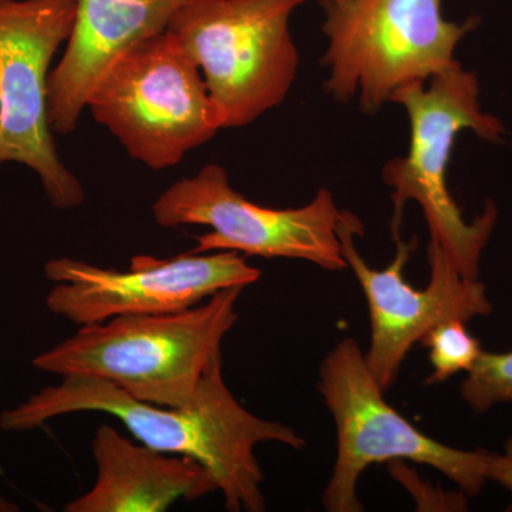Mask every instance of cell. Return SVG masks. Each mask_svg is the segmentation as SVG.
<instances>
[{"mask_svg":"<svg viewBox=\"0 0 512 512\" xmlns=\"http://www.w3.org/2000/svg\"><path fill=\"white\" fill-rule=\"evenodd\" d=\"M421 345L429 349L433 372L427 377V384L447 382L460 372H470L483 355L481 342L467 329L466 322L451 319L431 329Z\"/></svg>","mask_w":512,"mask_h":512,"instance_id":"5bb4252c","label":"cell"},{"mask_svg":"<svg viewBox=\"0 0 512 512\" xmlns=\"http://www.w3.org/2000/svg\"><path fill=\"white\" fill-rule=\"evenodd\" d=\"M76 0H0V164L35 171L56 210L83 204L49 121L50 64L72 33Z\"/></svg>","mask_w":512,"mask_h":512,"instance_id":"ba28073f","label":"cell"},{"mask_svg":"<svg viewBox=\"0 0 512 512\" xmlns=\"http://www.w3.org/2000/svg\"><path fill=\"white\" fill-rule=\"evenodd\" d=\"M43 272L55 282L46 308L77 326L184 311L224 289L247 288L261 278L247 256L235 251H190L168 259L137 255L126 271L62 256L47 261Z\"/></svg>","mask_w":512,"mask_h":512,"instance_id":"30bf717a","label":"cell"},{"mask_svg":"<svg viewBox=\"0 0 512 512\" xmlns=\"http://www.w3.org/2000/svg\"><path fill=\"white\" fill-rule=\"evenodd\" d=\"M461 397L476 413L497 404H512V350L483 352L460 387Z\"/></svg>","mask_w":512,"mask_h":512,"instance_id":"9a60e30c","label":"cell"},{"mask_svg":"<svg viewBox=\"0 0 512 512\" xmlns=\"http://www.w3.org/2000/svg\"><path fill=\"white\" fill-rule=\"evenodd\" d=\"M244 288H229L184 311L119 316L79 326L32 360L40 372L106 380L140 402L184 407L238 320Z\"/></svg>","mask_w":512,"mask_h":512,"instance_id":"7a4b0ae2","label":"cell"},{"mask_svg":"<svg viewBox=\"0 0 512 512\" xmlns=\"http://www.w3.org/2000/svg\"><path fill=\"white\" fill-rule=\"evenodd\" d=\"M326 2L340 3V2H345V0H326Z\"/></svg>","mask_w":512,"mask_h":512,"instance_id":"e0dca14e","label":"cell"},{"mask_svg":"<svg viewBox=\"0 0 512 512\" xmlns=\"http://www.w3.org/2000/svg\"><path fill=\"white\" fill-rule=\"evenodd\" d=\"M308 0H188L167 32L204 73L222 128L248 126L285 100L299 55L289 19Z\"/></svg>","mask_w":512,"mask_h":512,"instance_id":"277c9868","label":"cell"},{"mask_svg":"<svg viewBox=\"0 0 512 512\" xmlns=\"http://www.w3.org/2000/svg\"><path fill=\"white\" fill-rule=\"evenodd\" d=\"M487 478L503 485L512 494V437L505 444L503 454L490 453L488 456Z\"/></svg>","mask_w":512,"mask_h":512,"instance_id":"2e32d148","label":"cell"},{"mask_svg":"<svg viewBox=\"0 0 512 512\" xmlns=\"http://www.w3.org/2000/svg\"><path fill=\"white\" fill-rule=\"evenodd\" d=\"M92 451L96 481L64 505L66 512H164L177 501L218 491L198 461L133 443L110 424L96 430Z\"/></svg>","mask_w":512,"mask_h":512,"instance_id":"4fadbf2b","label":"cell"},{"mask_svg":"<svg viewBox=\"0 0 512 512\" xmlns=\"http://www.w3.org/2000/svg\"><path fill=\"white\" fill-rule=\"evenodd\" d=\"M362 222L350 211H343L338 235L340 249L355 272L365 293L370 316V346L365 353L367 366L384 392L393 386L404 359L416 343L451 319L468 322L488 316L493 305L480 279L466 278L451 264L436 242L429 245L430 281L424 289L413 288L404 278V266L412 258L414 244L396 238V255L384 269L372 268L355 245L363 235Z\"/></svg>","mask_w":512,"mask_h":512,"instance_id":"8fae6325","label":"cell"},{"mask_svg":"<svg viewBox=\"0 0 512 512\" xmlns=\"http://www.w3.org/2000/svg\"><path fill=\"white\" fill-rule=\"evenodd\" d=\"M87 107L134 160L153 170L180 164L222 128L200 69L167 30L119 57Z\"/></svg>","mask_w":512,"mask_h":512,"instance_id":"52a82bcc","label":"cell"},{"mask_svg":"<svg viewBox=\"0 0 512 512\" xmlns=\"http://www.w3.org/2000/svg\"><path fill=\"white\" fill-rule=\"evenodd\" d=\"M392 101L407 111L412 130L409 154L384 165L383 178L393 188V237L399 238L407 202L416 201L426 217L431 242L461 275L480 278V261L497 222V208L487 201L483 214L467 222L447 187L451 150L461 131L484 140H500L503 124L481 110L476 73L454 62L426 83L402 87Z\"/></svg>","mask_w":512,"mask_h":512,"instance_id":"3957f363","label":"cell"},{"mask_svg":"<svg viewBox=\"0 0 512 512\" xmlns=\"http://www.w3.org/2000/svg\"><path fill=\"white\" fill-rule=\"evenodd\" d=\"M188 0H76L66 52L49 77L53 133L72 134L94 87L131 47L167 30Z\"/></svg>","mask_w":512,"mask_h":512,"instance_id":"7c38bea8","label":"cell"},{"mask_svg":"<svg viewBox=\"0 0 512 512\" xmlns=\"http://www.w3.org/2000/svg\"><path fill=\"white\" fill-rule=\"evenodd\" d=\"M74 413L109 414L138 443L198 461L210 471L225 508L232 512L265 511L264 473L255 456L258 444L279 443L293 450L306 446L291 427L261 419L235 399L222 375V356L208 367L188 406L140 402L106 380L69 375L5 410L0 429L23 433Z\"/></svg>","mask_w":512,"mask_h":512,"instance_id":"6da1fadb","label":"cell"},{"mask_svg":"<svg viewBox=\"0 0 512 512\" xmlns=\"http://www.w3.org/2000/svg\"><path fill=\"white\" fill-rule=\"evenodd\" d=\"M322 393L336 424V460L323 507L330 512H362L357 497L359 478L373 464L414 461L436 468L476 497L487 483L490 451L460 450L421 433L384 400V390L367 366L355 339L340 340L319 367Z\"/></svg>","mask_w":512,"mask_h":512,"instance_id":"5b68a950","label":"cell"},{"mask_svg":"<svg viewBox=\"0 0 512 512\" xmlns=\"http://www.w3.org/2000/svg\"><path fill=\"white\" fill-rule=\"evenodd\" d=\"M443 0H345L326 2L323 63L326 89L339 101L359 94L363 111L375 113L402 87L429 82L456 60L458 43L476 19L450 22Z\"/></svg>","mask_w":512,"mask_h":512,"instance_id":"8992f818","label":"cell"},{"mask_svg":"<svg viewBox=\"0 0 512 512\" xmlns=\"http://www.w3.org/2000/svg\"><path fill=\"white\" fill-rule=\"evenodd\" d=\"M160 227L205 225L191 252L235 251L261 258L301 259L326 269L348 268L340 249L342 220L330 191L320 190L301 208L276 210L247 200L231 187L227 171L208 164L200 173L167 188L153 204Z\"/></svg>","mask_w":512,"mask_h":512,"instance_id":"9c48e42d","label":"cell"}]
</instances>
